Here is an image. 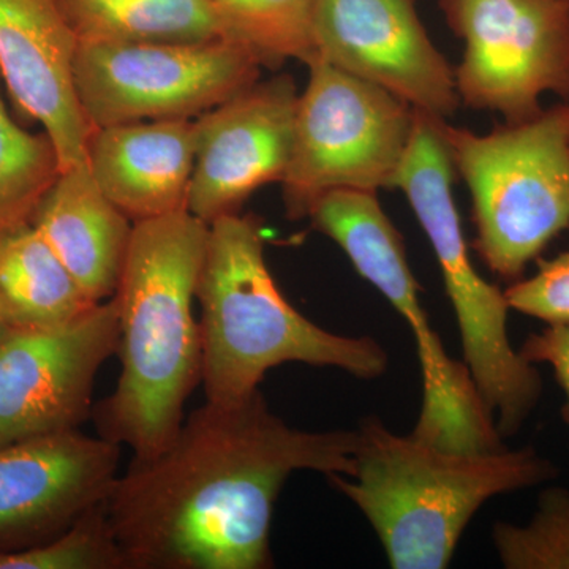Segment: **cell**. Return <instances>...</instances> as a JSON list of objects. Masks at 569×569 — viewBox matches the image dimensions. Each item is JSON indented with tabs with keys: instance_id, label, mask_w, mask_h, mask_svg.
<instances>
[{
	"instance_id": "cell-17",
	"label": "cell",
	"mask_w": 569,
	"mask_h": 569,
	"mask_svg": "<svg viewBox=\"0 0 569 569\" xmlns=\"http://www.w3.org/2000/svg\"><path fill=\"white\" fill-rule=\"evenodd\" d=\"M93 306L31 222L0 230V316L10 329L58 328Z\"/></svg>"
},
{
	"instance_id": "cell-24",
	"label": "cell",
	"mask_w": 569,
	"mask_h": 569,
	"mask_svg": "<svg viewBox=\"0 0 569 569\" xmlns=\"http://www.w3.org/2000/svg\"><path fill=\"white\" fill-rule=\"evenodd\" d=\"M519 353L530 365H548L565 395L561 419L569 426V323L546 325L527 337Z\"/></svg>"
},
{
	"instance_id": "cell-26",
	"label": "cell",
	"mask_w": 569,
	"mask_h": 569,
	"mask_svg": "<svg viewBox=\"0 0 569 569\" xmlns=\"http://www.w3.org/2000/svg\"><path fill=\"white\" fill-rule=\"evenodd\" d=\"M561 111H563L565 123H567V132L569 137V103L561 102Z\"/></svg>"
},
{
	"instance_id": "cell-23",
	"label": "cell",
	"mask_w": 569,
	"mask_h": 569,
	"mask_svg": "<svg viewBox=\"0 0 569 569\" xmlns=\"http://www.w3.org/2000/svg\"><path fill=\"white\" fill-rule=\"evenodd\" d=\"M509 309L546 325L569 323V249L538 260L533 276L511 282L505 290Z\"/></svg>"
},
{
	"instance_id": "cell-12",
	"label": "cell",
	"mask_w": 569,
	"mask_h": 569,
	"mask_svg": "<svg viewBox=\"0 0 569 569\" xmlns=\"http://www.w3.org/2000/svg\"><path fill=\"white\" fill-rule=\"evenodd\" d=\"M299 93L290 74L257 81L194 119L197 156L187 211L211 224L282 182L293 152Z\"/></svg>"
},
{
	"instance_id": "cell-4",
	"label": "cell",
	"mask_w": 569,
	"mask_h": 569,
	"mask_svg": "<svg viewBox=\"0 0 569 569\" xmlns=\"http://www.w3.org/2000/svg\"><path fill=\"white\" fill-rule=\"evenodd\" d=\"M358 432L353 477L326 478L366 516L395 569L447 568L486 501L559 477L531 447L448 451L397 436L378 418H367Z\"/></svg>"
},
{
	"instance_id": "cell-25",
	"label": "cell",
	"mask_w": 569,
	"mask_h": 569,
	"mask_svg": "<svg viewBox=\"0 0 569 569\" xmlns=\"http://www.w3.org/2000/svg\"><path fill=\"white\" fill-rule=\"evenodd\" d=\"M10 328L7 326L6 321H3L2 316H0V342H2L3 337L9 335Z\"/></svg>"
},
{
	"instance_id": "cell-1",
	"label": "cell",
	"mask_w": 569,
	"mask_h": 569,
	"mask_svg": "<svg viewBox=\"0 0 569 569\" xmlns=\"http://www.w3.org/2000/svg\"><path fill=\"white\" fill-rule=\"evenodd\" d=\"M358 430L309 432L272 413L260 389L208 402L151 459L132 460L107 498L129 569L272 567L271 520L299 470L353 477Z\"/></svg>"
},
{
	"instance_id": "cell-5",
	"label": "cell",
	"mask_w": 569,
	"mask_h": 569,
	"mask_svg": "<svg viewBox=\"0 0 569 569\" xmlns=\"http://www.w3.org/2000/svg\"><path fill=\"white\" fill-rule=\"evenodd\" d=\"M441 119L415 110L413 133L395 179L432 246L462 339L463 365L498 433L516 436L538 407L537 367L512 347L505 291L482 279L471 261L452 197L455 167L440 133Z\"/></svg>"
},
{
	"instance_id": "cell-14",
	"label": "cell",
	"mask_w": 569,
	"mask_h": 569,
	"mask_svg": "<svg viewBox=\"0 0 569 569\" xmlns=\"http://www.w3.org/2000/svg\"><path fill=\"white\" fill-rule=\"evenodd\" d=\"M78 44L56 0H0V77L18 111L50 137L61 170L86 162L93 132L74 84Z\"/></svg>"
},
{
	"instance_id": "cell-11",
	"label": "cell",
	"mask_w": 569,
	"mask_h": 569,
	"mask_svg": "<svg viewBox=\"0 0 569 569\" xmlns=\"http://www.w3.org/2000/svg\"><path fill=\"white\" fill-rule=\"evenodd\" d=\"M417 2L317 0V58L415 110L448 119L460 104L455 69L427 33Z\"/></svg>"
},
{
	"instance_id": "cell-21",
	"label": "cell",
	"mask_w": 569,
	"mask_h": 569,
	"mask_svg": "<svg viewBox=\"0 0 569 569\" xmlns=\"http://www.w3.org/2000/svg\"><path fill=\"white\" fill-rule=\"evenodd\" d=\"M492 541L507 569H569V490L546 488L533 518L523 526L497 522Z\"/></svg>"
},
{
	"instance_id": "cell-2",
	"label": "cell",
	"mask_w": 569,
	"mask_h": 569,
	"mask_svg": "<svg viewBox=\"0 0 569 569\" xmlns=\"http://www.w3.org/2000/svg\"><path fill=\"white\" fill-rule=\"evenodd\" d=\"M209 224L189 211L133 224L114 298L121 376L93 407L97 432L151 459L176 436L201 383L200 321L193 316Z\"/></svg>"
},
{
	"instance_id": "cell-19",
	"label": "cell",
	"mask_w": 569,
	"mask_h": 569,
	"mask_svg": "<svg viewBox=\"0 0 569 569\" xmlns=\"http://www.w3.org/2000/svg\"><path fill=\"white\" fill-rule=\"evenodd\" d=\"M223 39L257 56L261 66L277 69L296 59L317 58L313 22L317 0H208Z\"/></svg>"
},
{
	"instance_id": "cell-8",
	"label": "cell",
	"mask_w": 569,
	"mask_h": 569,
	"mask_svg": "<svg viewBox=\"0 0 569 569\" xmlns=\"http://www.w3.org/2000/svg\"><path fill=\"white\" fill-rule=\"evenodd\" d=\"M252 51L227 39L197 43H80L74 84L93 129L192 119L260 78Z\"/></svg>"
},
{
	"instance_id": "cell-7",
	"label": "cell",
	"mask_w": 569,
	"mask_h": 569,
	"mask_svg": "<svg viewBox=\"0 0 569 569\" xmlns=\"http://www.w3.org/2000/svg\"><path fill=\"white\" fill-rule=\"evenodd\" d=\"M284 173L288 217L301 219L321 194L392 189L413 133L415 108L323 59L307 63Z\"/></svg>"
},
{
	"instance_id": "cell-13",
	"label": "cell",
	"mask_w": 569,
	"mask_h": 569,
	"mask_svg": "<svg viewBox=\"0 0 569 569\" xmlns=\"http://www.w3.org/2000/svg\"><path fill=\"white\" fill-rule=\"evenodd\" d=\"M121 448L80 429L0 447V550L58 537L107 501Z\"/></svg>"
},
{
	"instance_id": "cell-16",
	"label": "cell",
	"mask_w": 569,
	"mask_h": 569,
	"mask_svg": "<svg viewBox=\"0 0 569 569\" xmlns=\"http://www.w3.org/2000/svg\"><path fill=\"white\" fill-rule=\"evenodd\" d=\"M29 222L93 305L114 296L134 223L97 186L86 162L61 170Z\"/></svg>"
},
{
	"instance_id": "cell-22",
	"label": "cell",
	"mask_w": 569,
	"mask_h": 569,
	"mask_svg": "<svg viewBox=\"0 0 569 569\" xmlns=\"http://www.w3.org/2000/svg\"><path fill=\"white\" fill-rule=\"evenodd\" d=\"M0 569H129L107 515V501L58 537L21 550H0Z\"/></svg>"
},
{
	"instance_id": "cell-15",
	"label": "cell",
	"mask_w": 569,
	"mask_h": 569,
	"mask_svg": "<svg viewBox=\"0 0 569 569\" xmlns=\"http://www.w3.org/2000/svg\"><path fill=\"white\" fill-rule=\"evenodd\" d=\"M194 156V119H163L93 129L86 164L102 192L137 223L187 211Z\"/></svg>"
},
{
	"instance_id": "cell-9",
	"label": "cell",
	"mask_w": 569,
	"mask_h": 569,
	"mask_svg": "<svg viewBox=\"0 0 569 569\" xmlns=\"http://www.w3.org/2000/svg\"><path fill=\"white\" fill-rule=\"evenodd\" d=\"M440 9L463 43L460 104L516 123L541 114L546 93L569 103V0H440Z\"/></svg>"
},
{
	"instance_id": "cell-6",
	"label": "cell",
	"mask_w": 569,
	"mask_h": 569,
	"mask_svg": "<svg viewBox=\"0 0 569 569\" xmlns=\"http://www.w3.org/2000/svg\"><path fill=\"white\" fill-rule=\"evenodd\" d=\"M440 133L470 192L473 249L493 274L522 279L569 228V137L561 104L485 134L441 119Z\"/></svg>"
},
{
	"instance_id": "cell-10",
	"label": "cell",
	"mask_w": 569,
	"mask_h": 569,
	"mask_svg": "<svg viewBox=\"0 0 569 569\" xmlns=\"http://www.w3.org/2000/svg\"><path fill=\"white\" fill-rule=\"evenodd\" d=\"M118 342L114 298L58 328L10 329L0 342V447L80 429Z\"/></svg>"
},
{
	"instance_id": "cell-20",
	"label": "cell",
	"mask_w": 569,
	"mask_h": 569,
	"mask_svg": "<svg viewBox=\"0 0 569 569\" xmlns=\"http://www.w3.org/2000/svg\"><path fill=\"white\" fill-rule=\"evenodd\" d=\"M0 77V230L29 222L41 197L61 173L47 133H32L11 118Z\"/></svg>"
},
{
	"instance_id": "cell-18",
	"label": "cell",
	"mask_w": 569,
	"mask_h": 569,
	"mask_svg": "<svg viewBox=\"0 0 569 569\" xmlns=\"http://www.w3.org/2000/svg\"><path fill=\"white\" fill-rule=\"evenodd\" d=\"M80 43L223 39L208 0H56Z\"/></svg>"
},
{
	"instance_id": "cell-3",
	"label": "cell",
	"mask_w": 569,
	"mask_h": 569,
	"mask_svg": "<svg viewBox=\"0 0 569 569\" xmlns=\"http://www.w3.org/2000/svg\"><path fill=\"white\" fill-rule=\"evenodd\" d=\"M197 299L208 402L246 399L269 370L288 362L335 367L362 380L387 372L388 355L376 339L326 331L287 301L253 216L230 213L209 224Z\"/></svg>"
}]
</instances>
